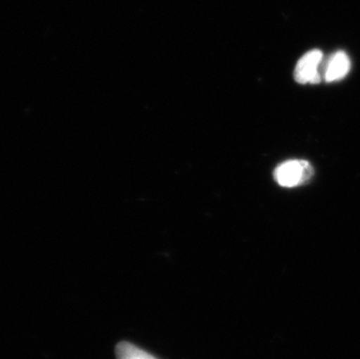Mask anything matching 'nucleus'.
Masks as SVG:
<instances>
[{"label": "nucleus", "instance_id": "nucleus-1", "mask_svg": "<svg viewBox=\"0 0 360 359\" xmlns=\"http://www.w3.org/2000/svg\"><path fill=\"white\" fill-rule=\"evenodd\" d=\"M313 175V168L309 163L303 160H290L281 163L276 172L274 179L280 186L285 188H292L306 182Z\"/></svg>", "mask_w": 360, "mask_h": 359}, {"label": "nucleus", "instance_id": "nucleus-2", "mask_svg": "<svg viewBox=\"0 0 360 359\" xmlns=\"http://www.w3.org/2000/svg\"><path fill=\"white\" fill-rule=\"evenodd\" d=\"M322 60L323 53L319 49H314L303 55L294 70L295 81L300 84L320 83V67Z\"/></svg>", "mask_w": 360, "mask_h": 359}, {"label": "nucleus", "instance_id": "nucleus-3", "mask_svg": "<svg viewBox=\"0 0 360 359\" xmlns=\"http://www.w3.org/2000/svg\"><path fill=\"white\" fill-rule=\"evenodd\" d=\"M351 61L347 53L344 51H337L326 62V68L324 70L323 77L326 82L340 81L342 78L347 76V73L350 72Z\"/></svg>", "mask_w": 360, "mask_h": 359}, {"label": "nucleus", "instance_id": "nucleus-4", "mask_svg": "<svg viewBox=\"0 0 360 359\" xmlns=\"http://www.w3.org/2000/svg\"><path fill=\"white\" fill-rule=\"evenodd\" d=\"M117 359H158L131 343L122 342L116 348Z\"/></svg>", "mask_w": 360, "mask_h": 359}]
</instances>
